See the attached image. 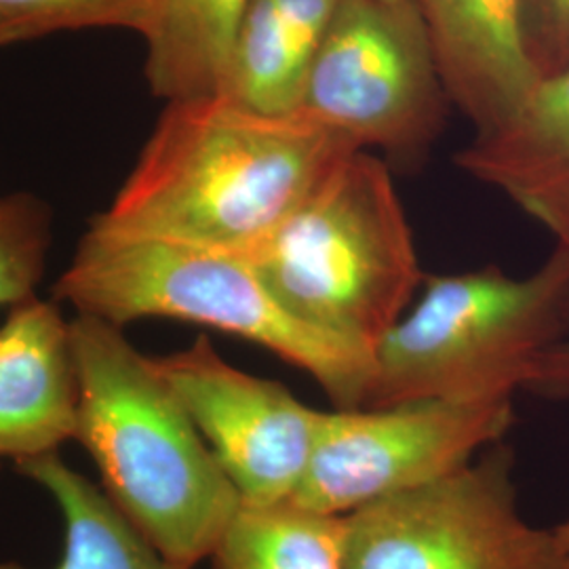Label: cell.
Here are the masks:
<instances>
[{
	"label": "cell",
	"instance_id": "6da1fadb",
	"mask_svg": "<svg viewBox=\"0 0 569 569\" xmlns=\"http://www.w3.org/2000/svg\"><path fill=\"white\" fill-rule=\"evenodd\" d=\"M352 150L300 112L262 114L222 93L167 103L112 204L91 222L244 256Z\"/></svg>",
	"mask_w": 569,
	"mask_h": 569
},
{
	"label": "cell",
	"instance_id": "7a4b0ae2",
	"mask_svg": "<svg viewBox=\"0 0 569 569\" xmlns=\"http://www.w3.org/2000/svg\"><path fill=\"white\" fill-rule=\"evenodd\" d=\"M70 346L74 441L100 468L103 493L167 561L194 568L241 507L237 489L154 361L121 327L79 315Z\"/></svg>",
	"mask_w": 569,
	"mask_h": 569
},
{
	"label": "cell",
	"instance_id": "3957f363",
	"mask_svg": "<svg viewBox=\"0 0 569 569\" xmlns=\"http://www.w3.org/2000/svg\"><path fill=\"white\" fill-rule=\"evenodd\" d=\"M53 298L121 329L164 317L234 333L300 367L336 409L366 406L373 355L293 317L239 253L91 222Z\"/></svg>",
	"mask_w": 569,
	"mask_h": 569
},
{
	"label": "cell",
	"instance_id": "277c9868",
	"mask_svg": "<svg viewBox=\"0 0 569 569\" xmlns=\"http://www.w3.org/2000/svg\"><path fill=\"white\" fill-rule=\"evenodd\" d=\"M247 262L306 326L373 355L425 274L387 164L352 150Z\"/></svg>",
	"mask_w": 569,
	"mask_h": 569
},
{
	"label": "cell",
	"instance_id": "5b68a950",
	"mask_svg": "<svg viewBox=\"0 0 569 569\" xmlns=\"http://www.w3.org/2000/svg\"><path fill=\"white\" fill-rule=\"evenodd\" d=\"M569 333V249L523 279L498 268L428 274L413 308L373 350L366 406L502 401L528 388Z\"/></svg>",
	"mask_w": 569,
	"mask_h": 569
},
{
	"label": "cell",
	"instance_id": "8992f818",
	"mask_svg": "<svg viewBox=\"0 0 569 569\" xmlns=\"http://www.w3.org/2000/svg\"><path fill=\"white\" fill-rule=\"evenodd\" d=\"M443 98L416 0H340L296 112L361 150L413 159L441 131Z\"/></svg>",
	"mask_w": 569,
	"mask_h": 569
},
{
	"label": "cell",
	"instance_id": "52a82bcc",
	"mask_svg": "<svg viewBox=\"0 0 569 569\" xmlns=\"http://www.w3.org/2000/svg\"><path fill=\"white\" fill-rule=\"evenodd\" d=\"M512 467L496 443L432 483L348 512L345 569H557L552 529L519 512Z\"/></svg>",
	"mask_w": 569,
	"mask_h": 569
},
{
	"label": "cell",
	"instance_id": "ba28073f",
	"mask_svg": "<svg viewBox=\"0 0 569 569\" xmlns=\"http://www.w3.org/2000/svg\"><path fill=\"white\" fill-rule=\"evenodd\" d=\"M510 425L512 399L321 411L305 477L289 502L345 517L467 467L500 443Z\"/></svg>",
	"mask_w": 569,
	"mask_h": 569
},
{
	"label": "cell",
	"instance_id": "9c48e42d",
	"mask_svg": "<svg viewBox=\"0 0 569 569\" xmlns=\"http://www.w3.org/2000/svg\"><path fill=\"white\" fill-rule=\"evenodd\" d=\"M152 361L241 505L291 500L315 448L321 409L306 406L274 380L226 363L204 336L186 350Z\"/></svg>",
	"mask_w": 569,
	"mask_h": 569
},
{
	"label": "cell",
	"instance_id": "30bf717a",
	"mask_svg": "<svg viewBox=\"0 0 569 569\" xmlns=\"http://www.w3.org/2000/svg\"><path fill=\"white\" fill-rule=\"evenodd\" d=\"M77 376L70 321L39 298L9 310L0 326V470L74 441Z\"/></svg>",
	"mask_w": 569,
	"mask_h": 569
},
{
	"label": "cell",
	"instance_id": "8fae6325",
	"mask_svg": "<svg viewBox=\"0 0 569 569\" xmlns=\"http://www.w3.org/2000/svg\"><path fill=\"white\" fill-rule=\"evenodd\" d=\"M446 96L477 133L507 121L536 89L521 0H416Z\"/></svg>",
	"mask_w": 569,
	"mask_h": 569
},
{
	"label": "cell",
	"instance_id": "7c38bea8",
	"mask_svg": "<svg viewBox=\"0 0 569 569\" xmlns=\"http://www.w3.org/2000/svg\"><path fill=\"white\" fill-rule=\"evenodd\" d=\"M456 164L505 192L569 249V70L538 82L507 121L479 131Z\"/></svg>",
	"mask_w": 569,
	"mask_h": 569
},
{
	"label": "cell",
	"instance_id": "4fadbf2b",
	"mask_svg": "<svg viewBox=\"0 0 569 569\" xmlns=\"http://www.w3.org/2000/svg\"><path fill=\"white\" fill-rule=\"evenodd\" d=\"M338 4L340 0H247L220 93L262 114L296 112Z\"/></svg>",
	"mask_w": 569,
	"mask_h": 569
},
{
	"label": "cell",
	"instance_id": "5bb4252c",
	"mask_svg": "<svg viewBox=\"0 0 569 569\" xmlns=\"http://www.w3.org/2000/svg\"><path fill=\"white\" fill-rule=\"evenodd\" d=\"M247 0H157L143 32L146 79L161 100L216 96Z\"/></svg>",
	"mask_w": 569,
	"mask_h": 569
},
{
	"label": "cell",
	"instance_id": "9a60e30c",
	"mask_svg": "<svg viewBox=\"0 0 569 569\" xmlns=\"http://www.w3.org/2000/svg\"><path fill=\"white\" fill-rule=\"evenodd\" d=\"M18 472L39 483L60 507L66 542L56 569H180L167 561L102 489L68 467L58 453L18 465ZM0 569H26L0 563Z\"/></svg>",
	"mask_w": 569,
	"mask_h": 569
},
{
	"label": "cell",
	"instance_id": "2e32d148",
	"mask_svg": "<svg viewBox=\"0 0 569 569\" xmlns=\"http://www.w3.org/2000/svg\"><path fill=\"white\" fill-rule=\"evenodd\" d=\"M211 559L213 569H345L342 517L289 500L241 505Z\"/></svg>",
	"mask_w": 569,
	"mask_h": 569
},
{
	"label": "cell",
	"instance_id": "e0dca14e",
	"mask_svg": "<svg viewBox=\"0 0 569 569\" xmlns=\"http://www.w3.org/2000/svg\"><path fill=\"white\" fill-rule=\"evenodd\" d=\"M157 0H0V47L58 32L124 28L142 34Z\"/></svg>",
	"mask_w": 569,
	"mask_h": 569
},
{
	"label": "cell",
	"instance_id": "ac0fdd59",
	"mask_svg": "<svg viewBox=\"0 0 569 569\" xmlns=\"http://www.w3.org/2000/svg\"><path fill=\"white\" fill-rule=\"evenodd\" d=\"M51 244V211L28 192L0 197V308L37 298Z\"/></svg>",
	"mask_w": 569,
	"mask_h": 569
},
{
	"label": "cell",
	"instance_id": "d6986e66",
	"mask_svg": "<svg viewBox=\"0 0 569 569\" xmlns=\"http://www.w3.org/2000/svg\"><path fill=\"white\" fill-rule=\"evenodd\" d=\"M521 28L538 81L569 70V0H521Z\"/></svg>",
	"mask_w": 569,
	"mask_h": 569
},
{
	"label": "cell",
	"instance_id": "ffe728a7",
	"mask_svg": "<svg viewBox=\"0 0 569 569\" xmlns=\"http://www.w3.org/2000/svg\"><path fill=\"white\" fill-rule=\"evenodd\" d=\"M528 390L547 399H569V333L545 355Z\"/></svg>",
	"mask_w": 569,
	"mask_h": 569
},
{
	"label": "cell",
	"instance_id": "44dd1931",
	"mask_svg": "<svg viewBox=\"0 0 569 569\" xmlns=\"http://www.w3.org/2000/svg\"><path fill=\"white\" fill-rule=\"evenodd\" d=\"M555 550H557V569H569V521L552 529Z\"/></svg>",
	"mask_w": 569,
	"mask_h": 569
}]
</instances>
